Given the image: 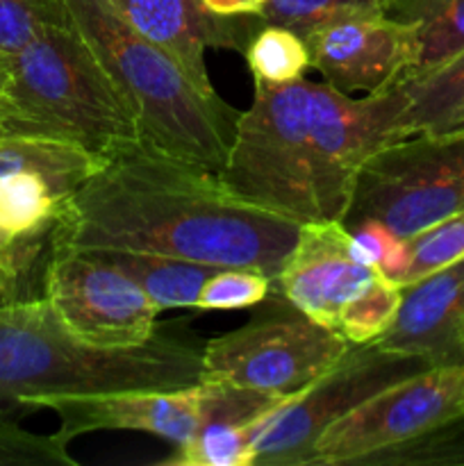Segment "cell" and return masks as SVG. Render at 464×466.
Instances as JSON below:
<instances>
[{
	"mask_svg": "<svg viewBox=\"0 0 464 466\" xmlns=\"http://www.w3.org/2000/svg\"><path fill=\"white\" fill-rule=\"evenodd\" d=\"M59 18L55 0H0V53L12 57Z\"/></svg>",
	"mask_w": 464,
	"mask_h": 466,
	"instance_id": "29",
	"label": "cell"
},
{
	"mask_svg": "<svg viewBox=\"0 0 464 466\" xmlns=\"http://www.w3.org/2000/svg\"><path fill=\"white\" fill-rule=\"evenodd\" d=\"M350 349L305 314L248 323L203 346L200 380H221L287 399L312 385Z\"/></svg>",
	"mask_w": 464,
	"mask_h": 466,
	"instance_id": "10",
	"label": "cell"
},
{
	"mask_svg": "<svg viewBox=\"0 0 464 466\" xmlns=\"http://www.w3.org/2000/svg\"><path fill=\"white\" fill-rule=\"evenodd\" d=\"M430 369L409 355L376 344L350 349L312 385L264 412L253 423V466H303L317 437L368 396Z\"/></svg>",
	"mask_w": 464,
	"mask_h": 466,
	"instance_id": "8",
	"label": "cell"
},
{
	"mask_svg": "<svg viewBox=\"0 0 464 466\" xmlns=\"http://www.w3.org/2000/svg\"><path fill=\"white\" fill-rule=\"evenodd\" d=\"M368 96L308 77L264 85L237 114L218 180L264 212L300 223L344 221L355 177L376 150Z\"/></svg>",
	"mask_w": 464,
	"mask_h": 466,
	"instance_id": "2",
	"label": "cell"
},
{
	"mask_svg": "<svg viewBox=\"0 0 464 466\" xmlns=\"http://www.w3.org/2000/svg\"><path fill=\"white\" fill-rule=\"evenodd\" d=\"M16 239H18V237L9 235V232L5 230V228H0V253H3V250H7L9 246H12Z\"/></svg>",
	"mask_w": 464,
	"mask_h": 466,
	"instance_id": "33",
	"label": "cell"
},
{
	"mask_svg": "<svg viewBox=\"0 0 464 466\" xmlns=\"http://www.w3.org/2000/svg\"><path fill=\"white\" fill-rule=\"evenodd\" d=\"M368 105L378 148L408 137L464 132V50L371 94Z\"/></svg>",
	"mask_w": 464,
	"mask_h": 466,
	"instance_id": "15",
	"label": "cell"
},
{
	"mask_svg": "<svg viewBox=\"0 0 464 466\" xmlns=\"http://www.w3.org/2000/svg\"><path fill=\"white\" fill-rule=\"evenodd\" d=\"M5 135V130H3V126H0V137H3Z\"/></svg>",
	"mask_w": 464,
	"mask_h": 466,
	"instance_id": "34",
	"label": "cell"
},
{
	"mask_svg": "<svg viewBox=\"0 0 464 466\" xmlns=\"http://www.w3.org/2000/svg\"><path fill=\"white\" fill-rule=\"evenodd\" d=\"M309 66L341 94H380L412 71L417 41L408 23L391 14L341 18L303 36Z\"/></svg>",
	"mask_w": 464,
	"mask_h": 466,
	"instance_id": "12",
	"label": "cell"
},
{
	"mask_svg": "<svg viewBox=\"0 0 464 466\" xmlns=\"http://www.w3.org/2000/svg\"><path fill=\"white\" fill-rule=\"evenodd\" d=\"M391 3H394V0H389V5H391Z\"/></svg>",
	"mask_w": 464,
	"mask_h": 466,
	"instance_id": "35",
	"label": "cell"
},
{
	"mask_svg": "<svg viewBox=\"0 0 464 466\" xmlns=\"http://www.w3.org/2000/svg\"><path fill=\"white\" fill-rule=\"evenodd\" d=\"M139 116L144 141L218 173L226 162L230 109L209 98L180 64L132 27L109 0H55Z\"/></svg>",
	"mask_w": 464,
	"mask_h": 466,
	"instance_id": "4",
	"label": "cell"
},
{
	"mask_svg": "<svg viewBox=\"0 0 464 466\" xmlns=\"http://www.w3.org/2000/svg\"><path fill=\"white\" fill-rule=\"evenodd\" d=\"M387 14L414 32L417 62L408 76L430 71L464 50V0H394Z\"/></svg>",
	"mask_w": 464,
	"mask_h": 466,
	"instance_id": "20",
	"label": "cell"
},
{
	"mask_svg": "<svg viewBox=\"0 0 464 466\" xmlns=\"http://www.w3.org/2000/svg\"><path fill=\"white\" fill-rule=\"evenodd\" d=\"M253 421L212 423L196 432L159 464L166 466H253Z\"/></svg>",
	"mask_w": 464,
	"mask_h": 466,
	"instance_id": "23",
	"label": "cell"
},
{
	"mask_svg": "<svg viewBox=\"0 0 464 466\" xmlns=\"http://www.w3.org/2000/svg\"><path fill=\"white\" fill-rule=\"evenodd\" d=\"M298 232L300 223L237 198L218 173L141 141L105 159L62 200L48 239L255 268L276 282Z\"/></svg>",
	"mask_w": 464,
	"mask_h": 466,
	"instance_id": "1",
	"label": "cell"
},
{
	"mask_svg": "<svg viewBox=\"0 0 464 466\" xmlns=\"http://www.w3.org/2000/svg\"><path fill=\"white\" fill-rule=\"evenodd\" d=\"M277 396L221 380H198L180 390H144L100 396H57L39 410L59 419V435L73 441L96 431H135L182 444L212 423H246L276 408Z\"/></svg>",
	"mask_w": 464,
	"mask_h": 466,
	"instance_id": "7",
	"label": "cell"
},
{
	"mask_svg": "<svg viewBox=\"0 0 464 466\" xmlns=\"http://www.w3.org/2000/svg\"><path fill=\"white\" fill-rule=\"evenodd\" d=\"M203 349L155 332L132 349L86 344L62 326L45 299L0 308V410H39L57 396L180 390L200 380Z\"/></svg>",
	"mask_w": 464,
	"mask_h": 466,
	"instance_id": "3",
	"label": "cell"
},
{
	"mask_svg": "<svg viewBox=\"0 0 464 466\" xmlns=\"http://www.w3.org/2000/svg\"><path fill=\"white\" fill-rule=\"evenodd\" d=\"M98 155L44 137H0V177L12 173H36L45 177L59 200L71 196L103 164Z\"/></svg>",
	"mask_w": 464,
	"mask_h": 466,
	"instance_id": "18",
	"label": "cell"
},
{
	"mask_svg": "<svg viewBox=\"0 0 464 466\" xmlns=\"http://www.w3.org/2000/svg\"><path fill=\"white\" fill-rule=\"evenodd\" d=\"M68 444L59 432L36 435L25 431L0 410V466H76Z\"/></svg>",
	"mask_w": 464,
	"mask_h": 466,
	"instance_id": "27",
	"label": "cell"
},
{
	"mask_svg": "<svg viewBox=\"0 0 464 466\" xmlns=\"http://www.w3.org/2000/svg\"><path fill=\"white\" fill-rule=\"evenodd\" d=\"M400 305V285L378 276L364 294H359L341 314L337 332L348 344H371L394 321Z\"/></svg>",
	"mask_w": 464,
	"mask_h": 466,
	"instance_id": "24",
	"label": "cell"
},
{
	"mask_svg": "<svg viewBox=\"0 0 464 466\" xmlns=\"http://www.w3.org/2000/svg\"><path fill=\"white\" fill-rule=\"evenodd\" d=\"M371 344L430 367L464 364V258L400 287L394 321Z\"/></svg>",
	"mask_w": 464,
	"mask_h": 466,
	"instance_id": "14",
	"label": "cell"
},
{
	"mask_svg": "<svg viewBox=\"0 0 464 466\" xmlns=\"http://www.w3.org/2000/svg\"><path fill=\"white\" fill-rule=\"evenodd\" d=\"M44 299L77 339L132 349L153 339L159 309L139 285L91 250L50 244Z\"/></svg>",
	"mask_w": 464,
	"mask_h": 466,
	"instance_id": "11",
	"label": "cell"
},
{
	"mask_svg": "<svg viewBox=\"0 0 464 466\" xmlns=\"http://www.w3.org/2000/svg\"><path fill=\"white\" fill-rule=\"evenodd\" d=\"M464 417V364L430 367L391 382L328 426L303 466L364 464Z\"/></svg>",
	"mask_w": 464,
	"mask_h": 466,
	"instance_id": "9",
	"label": "cell"
},
{
	"mask_svg": "<svg viewBox=\"0 0 464 466\" xmlns=\"http://www.w3.org/2000/svg\"><path fill=\"white\" fill-rule=\"evenodd\" d=\"M5 135L44 137L107 159L144 141L139 116L64 18L12 55Z\"/></svg>",
	"mask_w": 464,
	"mask_h": 466,
	"instance_id": "5",
	"label": "cell"
},
{
	"mask_svg": "<svg viewBox=\"0 0 464 466\" xmlns=\"http://www.w3.org/2000/svg\"><path fill=\"white\" fill-rule=\"evenodd\" d=\"M59 196L36 173L0 177V228L14 237L48 232L59 212Z\"/></svg>",
	"mask_w": 464,
	"mask_h": 466,
	"instance_id": "21",
	"label": "cell"
},
{
	"mask_svg": "<svg viewBox=\"0 0 464 466\" xmlns=\"http://www.w3.org/2000/svg\"><path fill=\"white\" fill-rule=\"evenodd\" d=\"M273 280L262 271L241 267H221L207 278L200 289L198 309H246L267 300Z\"/></svg>",
	"mask_w": 464,
	"mask_h": 466,
	"instance_id": "28",
	"label": "cell"
},
{
	"mask_svg": "<svg viewBox=\"0 0 464 466\" xmlns=\"http://www.w3.org/2000/svg\"><path fill=\"white\" fill-rule=\"evenodd\" d=\"M387 9L389 0H267L255 14H244V18L250 25H277L308 36L309 32L341 18Z\"/></svg>",
	"mask_w": 464,
	"mask_h": 466,
	"instance_id": "22",
	"label": "cell"
},
{
	"mask_svg": "<svg viewBox=\"0 0 464 466\" xmlns=\"http://www.w3.org/2000/svg\"><path fill=\"white\" fill-rule=\"evenodd\" d=\"M367 466H464V417L367 460Z\"/></svg>",
	"mask_w": 464,
	"mask_h": 466,
	"instance_id": "25",
	"label": "cell"
},
{
	"mask_svg": "<svg viewBox=\"0 0 464 466\" xmlns=\"http://www.w3.org/2000/svg\"><path fill=\"white\" fill-rule=\"evenodd\" d=\"M9 77H12V57L0 53V116L5 112V98H7Z\"/></svg>",
	"mask_w": 464,
	"mask_h": 466,
	"instance_id": "32",
	"label": "cell"
},
{
	"mask_svg": "<svg viewBox=\"0 0 464 466\" xmlns=\"http://www.w3.org/2000/svg\"><path fill=\"white\" fill-rule=\"evenodd\" d=\"M408 255L409 262L403 285H409V282L464 258V209L450 214L444 221L435 223L419 235L408 237Z\"/></svg>",
	"mask_w": 464,
	"mask_h": 466,
	"instance_id": "26",
	"label": "cell"
},
{
	"mask_svg": "<svg viewBox=\"0 0 464 466\" xmlns=\"http://www.w3.org/2000/svg\"><path fill=\"white\" fill-rule=\"evenodd\" d=\"M105 262L114 264L118 271L136 282L148 296L150 303L162 309L196 308L200 289L217 268L214 264L191 262V259L168 258V255L144 253V250L100 248L91 250Z\"/></svg>",
	"mask_w": 464,
	"mask_h": 466,
	"instance_id": "17",
	"label": "cell"
},
{
	"mask_svg": "<svg viewBox=\"0 0 464 466\" xmlns=\"http://www.w3.org/2000/svg\"><path fill=\"white\" fill-rule=\"evenodd\" d=\"M267 0H203L205 7L217 16H244L255 14Z\"/></svg>",
	"mask_w": 464,
	"mask_h": 466,
	"instance_id": "31",
	"label": "cell"
},
{
	"mask_svg": "<svg viewBox=\"0 0 464 466\" xmlns=\"http://www.w3.org/2000/svg\"><path fill=\"white\" fill-rule=\"evenodd\" d=\"M244 55L253 80L285 85L298 80L309 68L305 39L287 27L250 25L244 16H226V46Z\"/></svg>",
	"mask_w": 464,
	"mask_h": 466,
	"instance_id": "19",
	"label": "cell"
},
{
	"mask_svg": "<svg viewBox=\"0 0 464 466\" xmlns=\"http://www.w3.org/2000/svg\"><path fill=\"white\" fill-rule=\"evenodd\" d=\"M464 209V132L419 135L373 150L355 177L344 226L376 221L394 235L428 230Z\"/></svg>",
	"mask_w": 464,
	"mask_h": 466,
	"instance_id": "6",
	"label": "cell"
},
{
	"mask_svg": "<svg viewBox=\"0 0 464 466\" xmlns=\"http://www.w3.org/2000/svg\"><path fill=\"white\" fill-rule=\"evenodd\" d=\"M132 27L162 46L196 86L218 98L207 71L205 50L223 48L226 16H217L203 0H109Z\"/></svg>",
	"mask_w": 464,
	"mask_h": 466,
	"instance_id": "16",
	"label": "cell"
},
{
	"mask_svg": "<svg viewBox=\"0 0 464 466\" xmlns=\"http://www.w3.org/2000/svg\"><path fill=\"white\" fill-rule=\"evenodd\" d=\"M39 235L30 237H18L7 250L0 253V308L3 305L21 300V278L27 264L35 259L36 250H39Z\"/></svg>",
	"mask_w": 464,
	"mask_h": 466,
	"instance_id": "30",
	"label": "cell"
},
{
	"mask_svg": "<svg viewBox=\"0 0 464 466\" xmlns=\"http://www.w3.org/2000/svg\"><path fill=\"white\" fill-rule=\"evenodd\" d=\"M378 276V268L358 259L344 223H305L300 226L294 250L273 282V291L296 312L337 332L344 309L364 294Z\"/></svg>",
	"mask_w": 464,
	"mask_h": 466,
	"instance_id": "13",
	"label": "cell"
}]
</instances>
